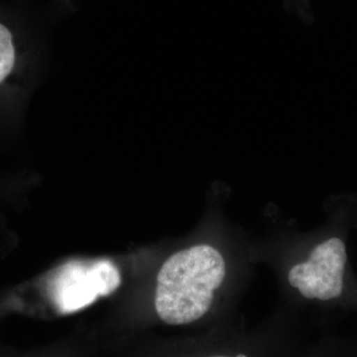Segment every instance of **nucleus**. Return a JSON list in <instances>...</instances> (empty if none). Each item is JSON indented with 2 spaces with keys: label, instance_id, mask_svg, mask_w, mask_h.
<instances>
[{
  "label": "nucleus",
  "instance_id": "3",
  "mask_svg": "<svg viewBox=\"0 0 357 357\" xmlns=\"http://www.w3.org/2000/svg\"><path fill=\"white\" fill-rule=\"evenodd\" d=\"M347 259L344 241L328 239L312 249L307 261L291 268L289 283L307 299H335L342 293Z\"/></svg>",
  "mask_w": 357,
  "mask_h": 357
},
{
  "label": "nucleus",
  "instance_id": "1",
  "mask_svg": "<svg viewBox=\"0 0 357 357\" xmlns=\"http://www.w3.org/2000/svg\"><path fill=\"white\" fill-rule=\"evenodd\" d=\"M227 267L218 249L206 244L178 251L162 265L157 276L155 309L168 325H187L203 318Z\"/></svg>",
  "mask_w": 357,
  "mask_h": 357
},
{
  "label": "nucleus",
  "instance_id": "5",
  "mask_svg": "<svg viewBox=\"0 0 357 357\" xmlns=\"http://www.w3.org/2000/svg\"><path fill=\"white\" fill-rule=\"evenodd\" d=\"M245 354H237V357H244Z\"/></svg>",
  "mask_w": 357,
  "mask_h": 357
},
{
  "label": "nucleus",
  "instance_id": "2",
  "mask_svg": "<svg viewBox=\"0 0 357 357\" xmlns=\"http://www.w3.org/2000/svg\"><path fill=\"white\" fill-rule=\"evenodd\" d=\"M121 284V272L109 259L73 260L56 270L49 294L59 312L72 314L112 295Z\"/></svg>",
  "mask_w": 357,
  "mask_h": 357
},
{
  "label": "nucleus",
  "instance_id": "4",
  "mask_svg": "<svg viewBox=\"0 0 357 357\" xmlns=\"http://www.w3.org/2000/svg\"><path fill=\"white\" fill-rule=\"evenodd\" d=\"M17 63V50L13 33L0 22V86L13 75Z\"/></svg>",
  "mask_w": 357,
  "mask_h": 357
}]
</instances>
